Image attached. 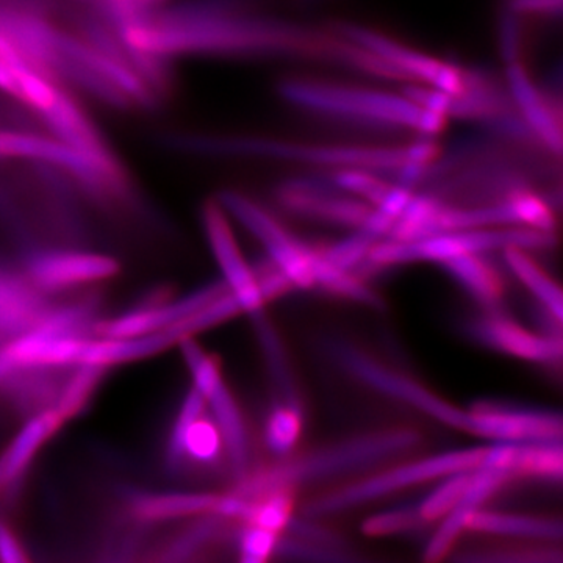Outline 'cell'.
Segmentation results:
<instances>
[{
  "instance_id": "1",
  "label": "cell",
  "mask_w": 563,
  "mask_h": 563,
  "mask_svg": "<svg viewBox=\"0 0 563 563\" xmlns=\"http://www.w3.org/2000/svg\"><path fill=\"white\" fill-rule=\"evenodd\" d=\"M132 54L172 62L181 55H288L357 68L361 49L346 38L244 13L232 0H190L118 25Z\"/></svg>"
},
{
  "instance_id": "2",
  "label": "cell",
  "mask_w": 563,
  "mask_h": 563,
  "mask_svg": "<svg viewBox=\"0 0 563 563\" xmlns=\"http://www.w3.org/2000/svg\"><path fill=\"white\" fill-rule=\"evenodd\" d=\"M420 443L421 435L413 429L393 428L361 433L324 444L309 453L277 459L273 465L255 472L250 470L231 493L246 499L263 498L277 492L296 496V493L310 485L328 483L391 461L409 453Z\"/></svg>"
},
{
  "instance_id": "3",
  "label": "cell",
  "mask_w": 563,
  "mask_h": 563,
  "mask_svg": "<svg viewBox=\"0 0 563 563\" xmlns=\"http://www.w3.org/2000/svg\"><path fill=\"white\" fill-rule=\"evenodd\" d=\"M166 144L174 151L201 157H261L307 163L322 168L398 173L406 163L407 147L325 146L252 136L174 133Z\"/></svg>"
},
{
  "instance_id": "4",
  "label": "cell",
  "mask_w": 563,
  "mask_h": 563,
  "mask_svg": "<svg viewBox=\"0 0 563 563\" xmlns=\"http://www.w3.org/2000/svg\"><path fill=\"white\" fill-rule=\"evenodd\" d=\"M484 454L485 448H468L391 466L373 476L352 481L335 490L314 496L302 504V517L322 520L395 495L413 485L440 481L459 472H473L483 461Z\"/></svg>"
},
{
  "instance_id": "5",
  "label": "cell",
  "mask_w": 563,
  "mask_h": 563,
  "mask_svg": "<svg viewBox=\"0 0 563 563\" xmlns=\"http://www.w3.org/2000/svg\"><path fill=\"white\" fill-rule=\"evenodd\" d=\"M280 95L299 109L362 122L390 125L420 132L424 109L406 96L391 92L342 87L310 80H287L280 85Z\"/></svg>"
},
{
  "instance_id": "6",
  "label": "cell",
  "mask_w": 563,
  "mask_h": 563,
  "mask_svg": "<svg viewBox=\"0 0 563 563\" xmlns=\"http://www.w3.org/2000/svg\"><path fill=\"white\" fill-rule=\"evenodd\" d=\"M554 233L533 231L528 228H483L437 233L413 242L376 243L366 261L374 266L401 265V263L433 262L440 263L468 254H484L506 247L523 250H543L554 246Z\"/></svg>"
},
{
  "instance_id": "7",
  "label": "cell",
  "mask_w": 563,
  "mask_h": 563,
  "mask_svg": "<svg viewBox=\"0 0 563 563\" xmlns=\"http://www.w3.org/2000/svg\"><path fill=\"white\" fill-rule=\"evenodd\" d=\"M0 158L60 169L98 198L124 199L129 195V180L117 158L92 157L52 135L0 129Z\"/></svg>"
},
{
  "instance_id": "8",
  "label": "cell",
  "mask_w": 563,
  "mask_h": 563,
  "mask_svg": "<svg viewBox=\"0 0 563 563\" xmlns=\"http://www.w3.org/2000/svg\"><path fill=\"white\" fill-rule=\"evenodd\" d=\"M328 352L344 373L372 390L406 404L426 417L432 418L433 421L443 422L448 428L474 432V422H476L474 409L465 410L448 402L418 380L388 368L354 344L335 340L328 344Z\"/></svg>"
},
{
  "instance_id": "9",
  "label": "cell",
  "mask_w": 563,
  "mask_h": 563,
  "mask_svg": "<svg viewBox=\"0 0 563 563\" xmlns=\"http://www.w3.org/2000/svg\"><path fill=\"white\" fill-rule=\"evenodd\" d=\"M202 224L214 261L220 266L222 280L228 285L229 291L239 299L243 313L261 312L266 302L295 288L276 266L257 279L254 269L236 244L228 213L218 201L203 203Z\"/></svg>"
},
{
  "instance_id": "10",
  "label": "cell",
  "mask_w": 563,
  "mask_h": 563,
  "mask_svg": "<svg viewBox=\"0 0 563 563\" xmlns=\"http://www.w3.org/2000/svg\"><path fill=\"white\" fill-rule=\"evenodd\" d=\"M217 201L265 246L274 265L287 276L292 287L299 290H312L317 287L307 258L309 246L306 243L290 235L268 211L263 210L258 203L251 201L242 192L221 191Z\"/></svg>"
},
{
  "instance_id": "11",
  "label": "cell",
  "mask_w": 563,
  "mask_h": 563,
  "mask_svg": "<svg viewBox=\"0 0 563 563\" xmlns=\"http://www.w3.org/2000/svg\"><path fill=\"white\" fill-rule=\"evenodd\" d=\"M340 33L343 38L390 63L393 68L402 74L404 79L421 81L428 87L451 96L463 95L472 84L473 73H466L457 66L437 60L420 51L410 49L380 33L357 27V25H343L340 27Z\"/></svg>"
},
{
  "instance_id": "12",
  "label": "cell",
  "mask_w": 563,
  "mask_h": 563,
  "mask_svg": "<svg viewBox=\"0 0 563 563\" xmlns=\"http://www.w3.org/2000/svg\"><path fill=\"white\" fill-rule=\"evenodd\" d=\"M120 273V263L98 252L35 251L25 261V279L35 290L63 291L111 279Z\"/></svg>"
},
{
  "instance_id": "13",
  "label": "cell",
  "mask_w": 563,
  "mask_h": 563,
  "mask_svg": "<svg viewBox=\"0 0 563 563\" xmlns=\"http://www.w3.org/2000/svg\"><path fill=\"white\" fill-rule=\"evenodd\" d=\"M473 435L495 443L562 442L561 415L542 410L476 407Z\"/></svg>"
},
{
  "instance_id": "14",
  "label": "cell",
  "mask_w": 563,
  "mask_h": 563,
  "mask_svg": "<svg viewBox=\"0 0 563 563\" xmlns=\"http://www.w3.org/2000/svg\"><path fill=\"white\" fill-rule=\"evenodd\" d=\"M512 479V474L495 466L479 463L473 470L472 479L465 488L461 499L455 503L453 509L442 518V525L429 540L428 547L422 553V561L428 563L442 562L453 551L461 533L465 531L466 523L488 498H492L507 481Z\"/></svg>"
},
{
  "instance_id": "15",
  "label": "cell",
  "mask_w": 563,
  "mask_h": 563,
  "mask_svg": "<svg viewBox=\"0 0 563 563\" xmlns=\"http://www.w3.org/2000/svg\"><path fill=\"white\" fill-rule=\"evenodd\" d=\"M468 331L485 346L521 361L553 363L562 357L561 336L533 333L498 312L473 321Z\"/></svg>"
},
{
  "instance_id": "16",
  "label": "cell",
  "mask_w": 563,
  "mask_h": 563,
  "mask_svg": "<svg viewBox=\"0 0 563 563\" xmlns=\"http://www.w3.org/2000/svg\"><path fill=\"white\" fill-rule=\"evenodd\" d=\"M279 199L285 209L314 220L361 229L369 213L366 203L335 195L313 180H290L282 187Z\"/></svg>"
},
{
  "instance_id": "17",
  "label": "cell",
  "mask_w": 563,
  "mask_h": 563,
  "mask_svg": "<svg viewBox=\"0 0 563 563\" xmlns=\"http://www.w3.org/2000/svg\"><path fill=\"white\" fill-rule=\"evenodd\" d=\"M63 426L65 420L54 407L29 418L0 454V493L9 492L14 484L20 483L38 457L40 451Z\"/></svg>"
},
{
  "instance_id": "18",
  "label": "cell",
  "mask_w": 563,
  "mask_h": 563,
  "mask_svg": "<svg viewBox=\"0 0 563 563\" xmlns=\"http://www.w3.org/2000/svg\"><path fill=\"white\" fill-rule=\"evenodd\" d=\"M40 117L49 128L51 135L62 140L63 143L92 157L117 158L88 114L81 110L79 103L74 101L73 96L65 88L62 87L57 98Z\"/></svg>"
},
{
  "instance_id": "19",
  "label": "cell",
  "mask_w": 563,
  "mask_h": 563,
  "mask_svg": "<svg viewBox=\"0 0 563 563\" xmlns=\"http://www.w3.org/2000/svg\"><path fill=\"white\" fill-rule=\"evenodd\" d=\"M507 81L514 102L523 113L526 125L537 139L542 141L553 154H562V128L558 114L554 113L550 101L542 95V91L533 84L531 76L526 73L523 66L518 62L509 63L507 68Z\"/></svg>"
},
{
  "instance_id": "20",
  "label": "cell",
  "mask_w": 563,
  "mask_h": 563,
  "mask_svg": "<svg viewBox=\"0 0 563 563\" xmlns=\"http://www.w3.org/2000/svg\"><path fill=\"white\" fill-rule=\"evenodd\" d=\"M218 496L206 492L136 493L129 499V514L143 523L202 517L213 514Z\"/></svg>"
},
{
  "instance_id": "21",
  "label": "cell",
  "mask_w": 563,
  "mask_h": 563,
  "mask_svg": "<svg viewBox=\"0 0 563 563\" xmlns=\"http://www.w3.org/2000/svg\"><path fill=\"white\" fill-rule=\"evenodd\" d=\"M177 344L173 333L168 329L150 333L143 336H129V339H106L96 336L88 339L80 354V363L111 368L114 365H124L144 358L154 357L161 352L169 350Z\"/></svg>"
},
{
  "instance_id": "22",
  "label": "cell",
  "mask_w": 563,
  "mask_h": 563,
  "mask_svg": "<svg viewBox=\"0 0 563 563\" xmlns=\"http://www.w3.org/2000/svg\"><path fill=\"white\" fill-rule=\"evenodd\" d=\"M206 401L207 409L211 410V417L221 433L224 450L228 451L233 476L240 481L251 470L250 440H247L242 410L225 383L211 393Z\"/></svg>"
},
{
  "instance_id": "23",
  "label": "cell",
  "mask_w": 563,
  "mask_h": 563,
  "mask_svg": "<svg viewBox=\"0 0 563 563\" xmlns=\"http://www.w3.org/2000/svg\"><path fill=\"white\" fill-rule=\"evenodd\" d=\"M473 532L490 536L520 537V539L540 540V542H561L562 521L555 518L532 517L507 512L477 510L466 523Z\"/></svg>"
},
{
  "instance_id": "24",
  "label": "cell",
  "mask_w": 563,
  "mask_h": 563,
  "mask_svg": "<svg viewBox=\"0 0 563 563\" xmlns=\"http://www.w3.org/2000/svg\"><path fill=\"white\" fill-rule=\"evenodd\" d=\"M442 266L468 291L474 301L487 310V313L499 312L504 296L501 276L481 257V254L450 258L443 262Z\"/></svg>"
},
{
  "instance_id": "25",
  "label": "cell",
  "mask_w": 563,
  "mask_h": 563,
  "mask_svg": "<svg viewBox=\"0 0 563 563\" xmlns=\"http://www.w3.org/2000/svg\"><path fill=\"white\" fill-rule=\"evenodd\" d=\"M222 448L224 444L217 424L203 413L188 426L176 442L168 444V461L176 468L187 461L210 465L220 457Z\"/></svg>"
},
{
  "instance_id": "26",
  "label": "cell",
  "mask_w": 563,
  "mask_h": 563,
  "mask_svg": "<svg viewBox=\"0 0 563 563\" xmlns=\"http://www.w3.org/2000/svg\"><path fill=\"white\" fill-rule=\"evenodd\" d=\"M504 251V261L512 269L515 276L521 284L536 296L551 317L555 321H563V299L561 287L548 274L529 257L523 247H506Z\"/></svg>"
},
{
  "instance_id": "27",
  "label": "cell",
  "mask_w": 563,
  "mask_h": 563,
  "mask_svg": "<svg viewBox=\"0 0 563 563\" xmlns=\"http://www.w3.org/2000/svg\"><path fill=\"white\" fill-rule=\"evenodd\" d=\"M307 258H309L310 269L314 277L317 287L340 296V298L350 299V301L362 303V306L373 307V309H383L384 301L376 291L366 287L357 277L352 276L351 272L335 268L313 247H307Z\"/></svg>"
},
{
  "instance_id": "28",
  "label": "cell",
  "mask_w": 563,
  "mask_h": 563,
  "mask_svg": "<svg viewBox=\"0 0 563 563\" xmlns=\"http://www.w3.org/2000/svg\"><path fill=\"white\" fill-rule=\"evenodd\" d=\"M255 320V329H257L258 340L265 352L266 362H268L269 372L277 388L282 401L292 404V406H301L299 401L298 390H296L295 377H292L290 363H288L287 352L277 332L274 331L272 322L266 320L261 312L252 313Z\"/></svg>"
},
{
  "instance_id": "29",
  "label": "cell",
  "mask_w": 563,
  "mask_h": 563,
  "mask_svg": "<svg viewBox=\"0 0 563 563\" xmlns=\"http://www.w3.org/2000/svg\"><path fill=\"white\" fill-rule=\"evenodd\" d=\"M107 372H109V368L90 365V363L76 365V372L73 376L63 383L60 395H58L57 402L54 406V409L60 413L65 422L74 420L87 409L88 402L98 391Z\"/></svg>"
},
{
  "instance_id": "30",
  "label": "cell",
  "mask_w": 563,
  "mask_h": 563,
  "mask_svg": "<svg viewBox=\"0 0 563 563\" xmlns=\"http://www.w3.org/2000/svg\"><path fill=\"white\" fill-rule=\"evenodd\" d=\"M515 476H532L561 483L563 476L562 442L520 443L515 448Z\"/></svg>"
},
{
  "instance_id": "31",
  "label": "cell",
  "mask_w": 563,
  "mask_h": 563,
  "mask_svg": "<svg viewBox=\"0 0 563 563\" xmlns=\"http://www.w3.org/2000/svg\"><path fill=\"white\" fill-rule=\"evenodd\" d=\"M302 424V407L285 401L274 404L265 424V443L268 450L277 459L290 455L301 439Z\"/></svg>"
},
{
  "instance_id": "32",
  "label": "cell",
  "mask_w": 563,
  "mask_h": 563,
  "mask_svg": "<svg viewBox=\"0 0 563 563\" xmlns=\"http://www.w3.org/2000/svg\"><path fill=\"white\" fill-rule=\"evenodd\" d=\"M242 498V496H240ZM295 495L277 492L257 499L243 498L239 520L246 525L261 526L277 533H284L292 518Z\"/></svg>"
},
{
  "instance_id": "33",
  "label": "cell",
  "mask_w": 563,
  "mask_h": 563,
  "mask_svg": "<svg viewBox=\"0 0 563 563\" xmlns=\"http://www.w3.org/2000/svg\"><path fill=\"white\" fill-rule=\"evenodd\" d=\"M177 344H179L185 365L191 374V387L201 393L203 398H209L211 393L224 384L220 363L196 343L195 336H187Z\"/></svg>"
},
{
  "instance_id": "34",
  "label": "cell",
  "mask_w": 563,
  "mask_h": 563,
  "mask_svg": "<svg viewBox=\"0 0 563 563\" xmlns=\"http://www.w3.org/2000/svg\"><path fill=\"white\" fill-rule=\"evenodd\" d=\"M459 562L466 563H562L561 548L540 547L490 548L474 550L459 555Z\"/></svg>"
},
{
  "instance_id": "35",
  "label": "cell",
  "mask_w": 563,
  "mask_h": 563,
  "mask_svg": "<svg viewBox=\"0 0 563 563\" xmlns=\"http://www.w3.org/2000/svg\"><path fill=\"white\" fill-rule=\"evenodd\" d=\"M473 472H459L443 477L442 483L435 490L429 493L422 499L420 506L417 507L421 520L426 525L433 523V521L442 520L444 515L450 512L455 506V503L461 499L463 492L468 487L470 479H472Z\"/></svg>"
},
{
  "instance_id": "36",
  "label": "cell",
  "mask_w": 563,
  "mask_h": 563,
  "mask_svg": "<svg viewBox=\"0 0 563 563\" xmlns=\"http://www.w3.org/2000/svg\"><path fill=\"white\" fill-rule=\"evenodd\" d=\"M274 558L288 559V561L339 563L354 562L358 558L347 553L344 548L328 547V544L307 542L295 537L280 533L277 539Z\"/></svg>"
},
{
  "instance_id": "37",
  "label": "cell",
  "mask_w": 563,
  "mask_h": 563,
  "mask_svg": "<svg viewBox=\"0 0 563 563\" xmlns=\"http://www.w3.org/2000/svg\"><path fill=\"white\" fill-rule=\"evenodd\" d=\"M426 525L418 514L417 507H402V509L387 510L372 515L362 523V532L368 537L395 536L415 531Z\"/></svg>"
},
{
  "instance_id": "38",
  "label": "cell",
  "mask_w": 563,
  "mask_h": 563,
  "mask_svg": "<svg viewBox=\"0 0 563 563\" xmlns=\"http://www.w3.org/2000/svg\"><path fill=\"white\" fill-rule=\"evenodd\" d=\"M376 243L377 240L374 236L358 229V232L351 235L350 239L325 247L324 251H320V254L335 268L351 272L352 268L366 261L369 251Z\"/></svg>"
},
{
  "instance_id": "39",
  "label": "cell",
  "mask_w": 563,
  "mask_h": 563,
  "mask_svg": "<svg viewBox=\"0 0 563 563\" xmlns=\"http://www.w3.org/2000/svg\"><path fill=\"white\" fill-rule=\"evenodd\" d=\"M333 184L340 190L366 199L373 206L383 201L385 192L390 188V185L365 169H339V174L333 177Z\"/></svg>"
},
{
  "instance_id": "40",
  "label": "cell",
  "mask_w": 563,
  "mask_h": 563,
  "mask_svg": "<svg viewBox=\"0 0 563 563\" xmlns=\"http://www.w3.org/2000/svg\"><path fill=\"white\" fill-rule=\"evenodd\" d=\"M280 533L261 528V526L246 525L240 532V559L244 563H263L274 558L277 539Z\"/></svg>"
},
{
  "instance_id": "41",
  "label": "cell",
  "mask_w": 563,
  "mask_h": 563,
  "mask_svg": "<svg viewBox=\"0 0 563 563\" xmlns=\"http://www.w3.org/2000/svg\"><path fill=\"white\" fill-rule=\"evenodd\" d=\"M165 0H103V10L109 14L113 27L136 20L151 11L161 9Z\"/></svg>"
},
{
  "instance_id": "42",
  "label": "cell",
  "mask_w": 563,
  "mask_h": 563,
  "mask_svg": "<svg viewBox=\"0 0 563 563\" xmlns=\"http://www.w3.org/2000/svg\"><path fill=\"white\" fill-rule=\"evenodd\" d=\"M412 196V191H410V188L406 187V185H401V187H390L388 188V191L385 192L383 201L374 207H376L377 210L383 211L385 217L396 221L401 217L402 211L406 210L407 203L410 202Z\"/></svg>"
},
{
  "instance_id": "43",
  "label": "cell",
  "mask_w": 563,
  "mask_h": 563,
  "mask_svg": "<svg viewBox=\"0 0 563 563\" xmlns=\"http://www.w3.org/2000/svg\"><path fill=\"white\" fill-rule=\"evenodd\" d=\"M27 561V554L18 537L5 521L0 520V562L22 563Z\"/></svg>"
},
{
  "instance_id": "44",
  "label": "cell",
  "mask_w": 563,
  "mask_h": 563,
  "mask_svg": "<svg viewBox=\"0 0 563 563\" xmlns=\"http://www.w3.org/2000/svg\"><path fill=\"white\" fill-rule=\"evenodd\" d=\"M520 41V27L515 20V13L509 11L501 21V51L507 62H517Z\"/></svg>"
},
{
  "instance_id": "45",
  "label": "cell",
  "mask_w": 563,
  "mask_h": 563,
  "mask_svg": "<svg viewBox=\"0 0 563 563\" xmlns=\"http://www.w3.org/2000/svg\"><path fill=\"white\" fill-rule=\"evenodd\" d=\"M509 9L515 14H559L562 0H509Z\"/></svg>"
},
{
  "instance_id": "46",
  "label": "cell",
  "mask_w": 563,
  "mask_h": 563,
  "mask_svg": "<svg viewBox=\"0 0 563 563\" xmlns=\"http://www.w3.org/2000/svg\"><path fill=\"white\" fill-rule=\"evenodd\" d=\"M0 91L16 99L18 96V84L16 77H14L13 69L7 65L5 62L0 60Z\"/></svg>"
},
{
  "instance_id": "47",
  "label": "cell",
  "mask_w": 563,
  "mask_h": 563,
  "mask_svg": "<svg viewBox=\"0 0 563 563\" xmlns=\"http://www.w3.org/2000/svg\"><path fill=\"white\" fill-rule=\"evenodd\" d=\"M14 372H16V368H14L13 363L10 362V358L7 357L2 346H0V385H2L3 380H5L7 377H10Z\"/></svg>"
}]
</instances>
